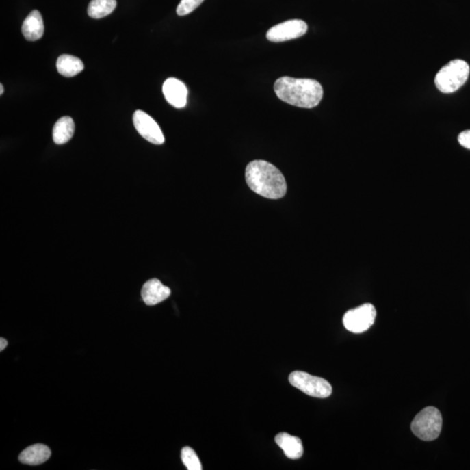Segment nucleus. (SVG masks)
<instances>
[{
	"instance_id": "f03ea898",
	"label": "nucleus",
	"mask_w": 470,
	"mask_h": 470,
	"mask_svg": "<svg viewBox=\"0 0 470 470\" xmlns=\"http://www.w3.org/2000/svg\"><path fill=\"white\" fill-rule=\"evenodd\" d=\"M274 88L280 101L308 109L317 107L323 97L322 86L315 79L281 77Z\"/></svg>"
},
{
	"instance_id": "7ed1b4c3",
	"label": "nucleus",
	"mask_w": 470,
	"mask_h": 470,
	"mask_svg": "<svg viewBox=\"0 0 470 470\" xmlns=\"http://www.w3.org/2000/svg\"><path fill=\"white\" fill-rule=\"evenodd\" d=\"M469 71V64L465 60H452L437 73L434 83L438 90L443 94L456 92L465 84Z\"/></svg>"
},
{
	"instance_id": "f257e3e1",
	"label": "nucleus",
	"mask_w": 470,
	"mask_h": 470,
	"mask_svg": "<svg viewBox=\"0 0 470 470\" xmlns=\"http://www.w3.org/2000/svg\"><path fill=\"white\" fill-rule=\"evenodd\" d=\"M246 181L255 194L267 199L277 200L285 196L287 182L281 172L266 161H254L246 168Z\"/></svg>"
},
{
	"instance_id": "0eeeda50",
	"label": "nucleus",
	"mask_w": 470,
	"mask_h": 470,
	"mask_svg": "<svg viewBox=\"0 0 470 470\" xmlns=\"http://www.w3.org/2000/svg\"><path fill=\"white\" fill-rule=\"evenodd\" d=\"M308 31V25L300 19H291L274 25L267 33V38L271 42H285L302 37Z\"/></svg>"
},
{
	"instance_id": "9d476101",
	"label": "nucleus",
	"mask_w": 470,
	"mask_h": 470,
	"mask_svg": "<svg viewBox=\"0 0 470 470\" xmlns=\"http://www.w3.org/2000/svg\"><path fill=\"white\" fill-rule=\"evenodd\" d=\"M171 296V289L163 285L158 279H152L144 284L142 297L148 306L159 304Z\"/></svg>"
},
{
	"instance_id": "6e6552de",
	"label": "nucleus",
	"mask_w": 470,
	"mask_h": 470,
	"mask_svg": "<svg viewBox=\"0 0 470 470\" xmlns=\"http://www.w3.org/2000/svg\"><path fill=\"white\" fill-rule=\"evenodd\" d=\"M133 121L137 132L155 145H162L165 142L164 134L161 127L150 115L142 110H137L133 114Z\"/></svg>"
},
{
	"instance_id": "423d86ee",
	"label": "nucleus",
	"mask_w": 470,
	"mask_h": 470,
	"mask_svg": "<svg viewBox=\"0 0 470 470\" xmlns=\"http://www.w3.org/2000/svg\"><path fill=\"white\" fill-rule=\"evenodd\" d=\"M376 318V309L370 303L351 309L343 316V325L347 330L361 334L372 327Z\"/></svg>"
},
{
	"instance_id": "2eb2a0df",
	"label": "nucleus",
	"mask_w": 470,
	"mask_h": 470,
	"mask_svg": "<svg viewBox=\"0 0 470 470\" xmlns=\"http://www.w3.org/2000/svg\"><path fill=\"white\" fill-rule=\"evenodd\" d=\"M57 70L60 75L71 78L84 70V64L79 57L64 54L57 60Z\"/></svg>"
},
{
	"instance_id": "ddd939ff",
	"label": "nucleus",
	"mask_w": 470,
	"mask_h": 470,
	"mask_svg": "<svg viewBox=\"0 0 470 470\" xmlns=\"http://www.w3.org/2000/svg\"><path fill=\"white\" fill-rule=\"evenodd\" d=\"M52 452L44 444H35L28 447L18 456L19 462L27 465H40L50 458Z\"/></svg>"
},
{
	"instance_id": "9b49d317",
	"label": "nucleus",
	"mask_w": 470,
	"mask_h": 470,
	"mask_svg": "<svg viewBox=\"0 0 470 470\" xmlns=\"http://www.w3.org/2000/svg\"><path fill=\"white\" fill-rule=\"evenodd\" d=\"M44 31L42 15L34 10L25 19L22 25V34L29 41H36L42 38Z\"/></svg>"
},
{
	"instance_id": "412c9836",
	"label": "nucleus",
	"mask_w": 470,
	"mask_h": 470,
	"mask_svg": "<svg viewBox=\"0 0 470 470\" xmlns=\"http://www.w3.org/2000/svg\"><path fill=\"white\" fill-rule=\"evenodd\" d=\"M4 91H5L4 90V86H3L2 84L0 85V95H2L3 94H4Z\"/></svg>"
},
{
	"instance_id": "f8f14e48",
	"label": "nucleus",
	"mask_w": 470,
	"mask_h": 470,
	"mask_svg": "<svg viewBox=\"0 0 470 470\" xmlns=\"http://www.w3.org/2000/svg\"><path fill=\"white\" fill-rule=\"evenodd\" d=\"M277 445L283 450L287 458L297 460L302 456L304 449L302 440L299 437L290 436L289 434L280 433L276 436Z\"/></svg>"
},
{
	"instance_id": "20e7f679",
	"label": "nucleus",
	"mask_w": 470,
	"mask_h": 470,
	"mask_svg": "<svg viewBox=\"0 0 470 470\" xmlns=\"http://www.w3.org/2000/svg\"><path fill=\"white\" fill-rule=\"evenodd\" d=\"M443 417L436 408L428 407L417 414L411 424L412 432L419 439L430 442L440 436Z\"/></svg>"
},
{
	"instance_id": "aec40b11",
	"label": "nucleus",
	"mask_w": 470,
	"mask_h": 470,
	"mask_svg": "<svg viewBox=\"0 0 470 470\" xmlns=\"http://www.w3.org/2000/svg\"><path fill=\"white\" fill-rule=\"evenodd\" d=\"M8 341L1 337V339H0V351L4 350L6 346H8Z\"/></svg>"
},
{
	"instance_id": "4468645a",
	"label": "nucleus",
	"mask_w": 470,
	"mask_h": 470,
	"mask_svg": "<svg viewBox=\"0 0 470 470\" xmlns=\"http://www.w3.org/2000/svg\"><path fill=\"white\" fill-rule=\"evenodd\" d=\"M75 121L71 117H62L54 125L53 130V138L57 145H63L73 138L75 134Z\"/></svg>"
},
{
	"instance_id": "39448f33",
	"label": "nucleus",
	"mask_w": 470,
	"mask_h": 470,
	"mask_svg": "<svg viewBox=\"0 0 470 470\" xmlns=\"http://www.w3.org/2000/svg\"><path fill=\"white\" fill-rule=\"evenodd\" d=\"M289 380L291 385L312 397L327 398L332 392V386L328 380L302 371H295L290 374Z\"/></svg>"
},
{
	"instance_id": "a211bd4d",
	"label": "nucleus",
	"mask_w": 470,
	"mask_h": 470,
	"mask_svg": "<svg viewBox=\"0 0 470 470\" xmlns=\"http://www.w3.org/2000/svg\"><path fill=\"white\" fill-rule=\"evenodd\" d=\"M204 0H181L176 12L179 16H185L193 12L195 9L203 4Z\"/></svg>"
},
{
	"instance_id": "f3484780",
	"label": "nucleus",
	"mask_w": 470,
	"mask_h": 470,
	"mask_svg": "<svg viewBox=\"0 0 470 470\" xmlns=\"http://www.w3.org/2000/svg\"><path fill=\"white\" fill-rule=\"evenodd\" d=\"M181 460L183 465L187 467L188 470H201L203 466L193 449L190 447H185L181 450Z\"/></svg>"
},
{
	"instance_id": "6ab92c4d",
	"label": "nucleus",
	"mask_w": 470,
	"mask_h": 470,
	"mask_svg": "<svg viewBox=\"0 0 470 470\" xmlns=\"http://www.w3.org/2000/svg\"><path fill=\"white\" fill-rule=\"evenodd\" d=\"M458 142L463 148L470 149V130L465 131L459 134Z\"/></svg>"
},
{
	"instance_id": "dca6fc26",
	"label": "nucleus",
	"mask_w": 470,
	"mask_h": 470,
	"mask_svg": "<svg viewBox=\"0 0 470 470\" xmlns=\"http://www.w3.org/2000/svg\"><path fill=\"white\" fill-rule=\"evenodd\" d=\"M116 0H92L88 12L92 18H102L110 15L116 8Z\"/></svg>"
},
{
	"instance_id": "1a4fd4ad",
	"label": "nucleus",
	"mask_w": 470,
	"mask_h": 470,
	"mask_svg": "<svg viewBox=\"0 0 470 470\" xmlns=\"http://www.w3.org/2000/svg\"><path fill=\"white\" fill-rule=\"evenodd\" d=\"M163 94L166 101L176 108H183L187 105V88L183 82L175 78L166 79L163 84Z\"/></svg>"
}]
</instances>
